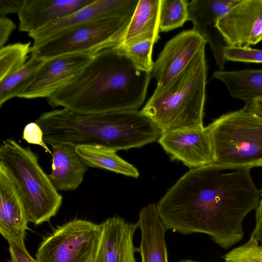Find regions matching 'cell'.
<instances>
[{"label":"cell","mask_w":262,"mask_h":262,"mask_svg":"<svg viewBox=\"0 0 262 262\" xmlns=\"http://www.w3.org/2000/svg\"><path fill=\"white\" fill-rule=\"evenodd\" d=\"M213 165L192 168L170 188L156 205L167 230L210 236L228 249L243 238V221L256 209L261 191L249 169Z\"/></svg>","instance_id":"6da1fadb"},{"label":"cell","mask_w":262,"mask_h":262,"mask_svg":"<svg viewBox=\"0 0 262 262\" xmlns=\"http://www.w3.org/2000/svg\"><path fill=\"white\" fill-rule=\"evenodd\" d=\"M150 73L139 69L115 47L94 55L70 83L47 98L53 107L78 113L135 110L143 103Z\"/></svg>","instance_id":"7a4b0ae2"},{"label":"cell","mask_w":262,"mask_h":262,"mask_svg":"<svg viewBox=\"0 0 262 262\" xmlns=\"http://www.w3.org/2000/svg\"><path fill=\"white\" fill-rule=\"evenodd\" d=\"M36 122L50 145L96 146L115 151L158 140L162 132L141 111L82 114L62 108L44 112Z\"/></svg>","instance_id":"3957f363"},{"label":"cell","mask_w":262,"mask_h":262,"mask_svg":"<svg viewBox=\"0 0 262 262\" xmlns=\"http://www.w3.org/2000/svg\"><path fill=\"white\" fill-rule=\"evenodd\" d=\"M207 71L203 48L178 75L155 89L141 113L162 133L204 127Z\"/></svg>","instance_id":"277c9868"},{"label":"cell","mask_w":262,"mask_h":262,"mask_svg":"<svg viewBox=\"0 0 262 262\" xmlns=\"http://www.w3.org/2000/svg\"><path fill=\"white\" fill-rule=\"evenodd\" d=\"M0 164L16 187L24 204L29 222L36 225L55 216L62 196L38 162L37 155L9 138L0 146Z\"/></svg>","instance_id":"5b68a950"},{"label":"cell","mask_w":262,"mask_h":262,"mask_svg":"<svg viewBox=\"0 0 262 262\" xmlns=\"http://www.w3.org/2000/svg\"><path fill=\"white\" fill-rule=\"evenodd\" d=\"M207 127L211 165L230 170L262 166V118L248 106L223 114Z\"/></svg>","instance_id":"8992f818"},{"label":"cell","mask_w":262,"mask_h":262,"mask_svg":"<svg viewBox=\"0 0 262 262\" xmlns=\"http://www.w3.org/2000/svg\"><path fill=\"white\" fill-rule=\"evenodd\" d=\"M131 19L118 17L93 19L68 29L36 47L31 55L47 60L72 54L94 55L119 45Z\"/></svg>","instance_id":"52a82bcc"},{"label":"cell","mask_w":262,"mask_h":262,"mask_svg":"<svg viewBox=\"0 0 262 262\" xmlns=\"http://www.w3.org/2000/svg\"><path fill=\"white\" fill-rule=\"evenodd\" d=\"M101 225L74 219L57 227L41 243L37 262H92L101 234Z\"/></svg>","instance_id":"ba28073f"},{"label":"cell","mask_w":262,"mask_h":262,"mask_svg":"<svg viewBox=\"0 0 262 262\" xmlns=\"http://www.w3.org/2000/svg\"><path fill=\"white\" fill-rule=\"evenodd\" d=\"M226 45L245 48L262 41V0H240L217 21Z\"/></svg>","instance_id":"9c48e42d"},{"label":"cell","mask_w":262,"mask_h":262,"mask_svg":"<svg viewBox=\"0 0 262 262\" xmlns=\"http://www.w3.org/2000/svg\"><path fill=\"white\" fill-rule=\"evenodd\" d=\"M94 55L72 54L46 60L32 82L19 98H49L58 90L72 81L92 60Z\"/></svg>","instance_id":"30bf717a"},{"label":"cell","mask_w":262,"mask_h":262,"mask_svg":"<svg viewBox=\"0 0 262 262\" xmlns=\"http://www.w3.org/2000/svg\"><path fill=\"white\" fill-rule=\"evenodd\" d=\"M207 43L193 29L182 31L167 41L150 73L151 78L156 79V88L164 86L178 75Z\"/></svg>","instance_id":"8fae6325"},{"label":"cell","mask_w":262,"mask_h":262,"mask_svg":"<svg viewBox=\"0 0 262 262\" xmlns=\"http://www.w3.org/2000/svg\"><path fill=\"white\" fill-rule=\"evenodd\" d=\"M175 160L192 168L212 164L213 152L207 126L162 133L158 140Z\"/></svg>","instance_id":"7c38bea8"},{"label":"cell","mask_w":262,"mask_h":262,"mask_svg":"<svg viewBox=\"0 0 262 262\" xmlns=\"http://www.w3.org/2000/svg\"><path fill=\"white\" fill-rule=\"evenodd\" d=\"M139 0H94L74 13L34 33L28 34L36 47L63 31L85 22L102 17L131 19Z\"/></svg>","instance_id":"4fadbf2b"},{"label":"cell","mask_w":262,"mask_h":262,"mask_svg":"<svg viewBox=\"0 0 262 262\" xmlns=\"http://www.w3.org/2000/svg\"><path fill=\"white\" fill-rule=\"evenodd\" d=\"M240 0H193L188 3V20L193 30L208 42L220 71L225 70L224 50L227 46L216 27L218 20Z\"/></svg>","instance_id":"5bb4252c"},{"label":"cell","mask_w":262,"mask_h":262,"mask_svg":"<svg viewBox=\"0 0 262 262\" xmlns=\"http://www.w3.org/2000/svg\"><path fill=\"white\" fill-rule=\"evenodd\" d=\"M101 234L92 262H136L138 252L134 236L139 228L137 223H129L118 216L108 218L101 224Z\"/></svg>","instance_id":"9a60e30c"},{"label":"cell","mask_w":262,"mask_h":262,"mask_svg":"<svg viewBox=\"0 0 262 262\" xmlns=\"http://www.w3.org/2000/svg\"><path fill=\"white\" fill-rule=\"evenodd\" d=\"M28 222L20 195L0 164V233L8 243L25 246L24 239Z\"/></svg>","instance_id":"2e32d148"},{"label":"cell","mask_w":262,"mask_h":262,"mask_svg":"<svg viewBox=\"0 0 262 262\" xmlns=\"http://www.w3.org/2000/svg\"><path fill=\"white\" fill-rule=\"evenodd\" d=\"M94 0H25L18 14L19 31L34 33L74 13Z\"/></svg>","instance_id":"e0dca14e"},{"label":"cell","mask_w":262,"mask_h":262,"mask_svg":"<svg viewBox=\"0 0 262 262\" xmlns=\"http://www.w3.org/2000/svg\"><path fill=\"white\" fill-rule=\"evenodd\" d=\"M52 147V171L49 178L57 191H72L81 183L88 166L71 145L56 143Z\"/></svg>","instance_id":"ac0fdd59"},{"label":"cell","mask_w":262,"mask_h":262,"mask_svg":"<svg viewBox=\"0 0 262 262\" xmlns=\"http://www.w3.org/2000/svg\"><path fill=\"white\" fill-rule=\"evenodd\" d=\"M141 238L138 252L141 262H168L165 242L167 230L162 223L155 204L141 209L137 222Z\"/></svg>","instance_id":"d6986e66"},{"label":"cell","mask_w":262,"mask_h":262,"mask_svg":"<svg viewBox=\"0 0 262 262\" xmlns=\"http://www.w3.org/2000/svg\"><path fill=\"white\" fill-rule=\"evenodd\" d=\"M161 0H139L121 42L128 46L147 40L155 43L159 39V17Z\"/></svg>","instance_id":"ffe728a7"},{"label":"cell","mask_w":262,"mask_h":262,"mask_svg":"<svg viewBox=\"0 0 262 262\" xmlns=\"http://www.w3.org/2000/svg\"><path fill=\"white\" fill-rule=\"evenodd\" d=\"M213 78L222 82L233 98L249 104L254 98L262 97V70L244 69L213 72Z\"/></svg>","instance_id":"44dd1931"},{"label":"cell","mask_w":262,"mask_h":262,"mask_svg":"<svg viewBox=\"0 0 262 262\" xmlns=\"http://www.w3.org/2000/svg\"><path fill=\"white\" fill-rule=\"evenodd\" d=\"M76 151L88 166L138 178L139 172L133 165L117 155L116 151L96 146H79Z\"/></svg>","instance_id":"7402d4cb"},{"label":"cell","mask_w":262,"mask_h":262,"mask_svg":"<svg viewBox=\"0 0 262 262\" xmlns=\"http://www.w3.org/2000/svg\"><path fill=\"white\" fill-rule=\"evenodd\" d=\"M45 60L31 55L19 69L0 81V106L8 100L19 97L33 80Z\"/></svg>","instance_id":"603a6c76"},{"label":"cell","mask_w":262,"mask_h":262,"mask_svg":"<svg viewBox=\"0 0 262 262\" xmlns=\"http://www.w3.org/2000/svg\"><path fill=\"white\" fill-rule=\"evenodd\" d=\"M187 0H161L159 30L168 32L183 25L188 20Z\"/></svg>","instance_id":"cb8c5ba5"},{"label":"cell","mask_w":262,"mask_h":262,"mask_svg":"<svg viewBox=\"0 0 262 262\" xmlns=\"http://www.w3.org/2000/svg\"><path fill=\"white\" fill-rule=\"evenodd\" d=\"M31 42H17L0 48V81L21 68L31 53Z\"/></svg>","instance_id":"d4e9b609"},{"label":"cell","mask_w":262,"mask_h":262,"mask_svg":"<svg viewBox=\"0 0 262 262\" xmlns=\"http://www.w3.org/2000/svg\"><path fill=\"white\" fill-rule=\"evenodd\" d=\"M155 43L147 40L131 46L114 47L124 53L139 69L151 73L154 65L151 55Z\"/></svg>","instance_id":"484cf974"},{"label":"cell","mask_w":262,"mask_h":262,"mask_svg":"<svg viewBox=\"0 0 262 262\" xmlns=\"http://www.w3.org/2000/svg\"><path fill=\"white\" fill-rule=\"evenodd\" d=\"M226 61L250 63H262V50L250 47L226 46L224 50Z\"/></svg>","instance_id":"4316f807"},{"label":"cell","mask_w":262,"mask_h":262,"mask_svg":"<svg viewBox=\"0 0 262 262\" xmlns=\"http://www.w3.org/2000/svg\"><path fill=\"white\" fill-rule=\"evenodd\" d=\"M22 138L29 143L42 147L46 152H49L52 156V151L47 146L43 140V131L36 122L29 123L25 126Z\"/></svg>","instance_id":"83f0119b"},{"label":"cell","mask_w":262,"mask_h":262,"mask_svg":"<svg viewBox=\"0 0 262 262\" xmlns=\"http://www.w3.org/2000/svg\"><path fill=\"white\" fill-rule=\"evenodd\" d=\"M8 244L11 262H37L31 256L25 246L13 242Z\"/></svg>","instance_id":"f1b7e54d"},{"label":"cell","mask_w":262,"mask_h":262,"mask_svg":"<svg viewBox=\"0 0 262 262\" xmlns=\"http://www.w3.org/2000/svg\"><path fill=\"white\" fill-rule=\"evenodd\" d=\"M255 210V226L249 239L262 246V190L260 200Z\"/></svg>","instance_id":"f546056e"},{"label":"cell","mask_w":262,"mask_h":262,"mask_svg":"<svg viewBox=\"0 0 262 262\" xmlns=\"http://www.w3.org/2000/svg\"><path fill=\"white\" fill-rule=\"evenodd\" d=\"M15 28V25L11 19L6 16H1L0 48L4 46Z\"/></svg>","instance_id":"4dcf8cb0"},{"label":"cell","mask_w":262,"mask_h":262,"mask_svg":"<svg viewBox=\"0 0 262 262\" xmlns=\"http://www.w3.org/2000/svg\"><path fill=\"white\" fill-rule=\"evenodd\" d=\"M25 0H0V15L19 12Z\"/></svg>","instance_id":"1f68e13d"},{"label":"cell","mask_w":262,"mask_h":262,"mask_svg":"<svg viewBox=\"0 0 262 262\" xmlns=\"http://www.w3.org/2000/svg\"><path fill=\"white\" fill-rule=\"evenodd\" d=\"M257 116L262 118V97L253 99L250 103L245 104Z\"/></svg>","instance_id":"d6a6232c"},{"label":"cell","mask_w":262,"mask_h":262,"mask_svg":"<svg viewBox=\"0 0 262 262\" xmlns=\"http://www.w3.org/2000/svg\"><path fill=\"white\" fill-rule=\"evenodd\" d=\"M179 262H193V261L191 260H182V261H180Z\"/></svg>","instance_id":"836d02e7"},{"label":"cell","mask_w":262,"mask_h":262,"mask_svg":"<svg viewBox=\"0 0 262 262\" xmlns=\"http://www.w3.org/2000/svg\"><path fill=\"white\" fill-rule=\"evenodd\" d=\"M193 262H198V261H193Z\"/></svg>","instance_id":"e575fe53"}]
</instances>
